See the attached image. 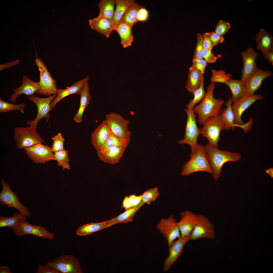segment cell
Returning a JSON list of instances; mask_svg holds the SVG:
<instances>
[{"mask_svg":"<svg viewBox=\"0 0 273 273\" xmlns=\"http://www.w3.org/2000/svg\"><path fill=\"white\" fill-rule=\"evenodd\" d=\"M215 83H211L207 87L206 95L201 103L194 106L193 109L198 114V122L201 125L208 118L220 115L224 101L220 98L215 99L213 95Z\"/></svg>","mask_w":273,"mask_h":273,"instance_id":"obj_1","label":"cell"},{"mask_svg":"<svg viewBox=\"0 0 273 273\" xmlns=\"http://www.w3.org/2000/svg\"><path fill=\"white\" fill-rule=\"evenodd\" d=\"M204 146L212 170V174L215 180L220 177L222 167L225 163L235 162L241 157V155L237 152L221 150L208 144Z\"/></svg>","mask_w":273,"mask_h":273,"instance_id":"obj_2","label":"cell"},{"mask_svg":"<svg viewBox=\"0 0 273 273\" xmlns=\"http://www.w3.org/2000/svg\"><path fill=\"white\" fill-rule=\"evenodd\" d=\"M204 171L212 174V171L204 146L199 145L194 154H191L190 159L183 165L181 175L187 176L192 173Z\"/></svg>","mask_w":273,"mask_h":273,"instance_id":"obj_3","label":"cell"},{"mask_svg":"<svg viewBox=\"0 0 273 273\" xmlns=\"http://www.w3.org/2000/svg\"><path fill=\"white\" fill-rule=\"evenodd\" d=\"M111 133L125 142L129 144L131 132L128 128L129 121L114 112L106 114L104 120Z\"/></svg>","mask_w":273,"mask_h":273,"instance_id":"obj_4","label":"cell"},{"mask_svg":"<svg viewBox=\"0 0 273 273\" xmlns=\"http://www.w3.org/2000/svg\"><path fill=\"white\" fill-rule=\"evenodd\" d=\"M35 61L38 68L40 72L39 88L35 93L45 96L57 94L58 89L56 84V81L52 77L43 62L38 56L36 50Z\"/></svg>","mask_w":273,"mask_h":273,"instance_id":"obj_5","label":"cell"},{"mask_svg":"<svg viewBox=\"0 0 273 273\" xmlns=\"http://www.w3.org/2000/svg\"><path fill=\"white\" fill-rule=\"evenodd\" d=\"M201 129V134L208 139L210 145L218 148L220 134L224 129V124L220 115L210 117L203 124Z\"/></svg>","mask_w":273,"mask_h":273,"instance_id":"obj_6","label":"cell"},{"mask_svg":"<svg viewBox=\"0 0 273 273\" xmlns=\"http://www.w3.org/2000/svg\"><path fill=\"white\" fill-rule=\"evenodd\" d=\"M185 110L187 114V118L184 138L183 139L179 140L178 143L179 144L189 145L191 148V154H194L196 152L199 145L197 143V139L199 135L201 134V129H199L197 126L196 114L193 109L189 110L186 109Z\"/></svg>","mask_w":273,"mask_h":273,"instance_id":"obj_7","label":"cell"},{"mask_svg":"<svg viewBox=\"0 0 273 273\" xmlns=\"http://www.w3.org/2000/svg\"><path fill=\"white\" fill-rule=\"evenodd\" d=\"M36 129L30 126L15 128L14 137L17 147L19 149H24L37 144L44 143V140L37 132Z\"/></svg>","mask_w":273,"mask_h":273,"instance_id":"obj_8","label":"cell"},{"mask_svg":"<svg viewBox=\"0 0 273 273\" xmlns=\"http://www.w3.org/2000/svg\"><path fill=\"white\" fill-rule=\"evenodd\" d=\"M1 183L2 189L0 193V204L14 208L23 215L29 216V210L20 202L19 197L13 191L9 184L3 179H1Z\"/></svg>","mask_w":273,"mask_h":273,"instance_id":"obj_9","label":"cell"},{"mask_svg":"<svg viewBox=\"0 0 273 273\" xmlns=\"http://www.w3.org/2000/svg\"><path fill=\"white\" fill-rule=\"evenodd\" d=\"M46 265L62 273H83V271L78 259L70 255H63Z\"/></svg>","mask_w":273,"mask_h":273,"instance_id":"obj_10","label":"cell"},{"mask_svg":"<svg viewBox=\"0 0 273 273\" xmlns=\"http://www.w3.org/2000/svg\"><path fill=\"white\" fill-rule=\"evenodd\" d=\"M57 95V94L53 95L44 98L33 95L29 96L27 97L28 99L36 105L37 112L35 119L33 120L27 121V124L37 129L38 123L41 119L44 118L48 121L50 117L49 112L51 111V103Z\"/></svg>","mask_w":273,"mask_h":273,"instance_id":"obj_11","label":"cell"},{"mask_svg":"<svg viewBox=\"0 0 273 273\" xmlns=\"http://www.w3.org/2000/svg\"><path fill=\"white\" fill-rule=\"evenodd\" d=\"M156 227L167 241L169 247L176 238L180 237L178 222L172 215L161 219Z\"/></svg>","mask_w":273,"mask_h":273,"instance_id":"obj_12","label":"cell"},{"mask_svg":"<svg viewBox=\"0 0 273 273\" xmlns=\"http://www.w3.org/2000/svg\"><path fill=\"white\" fill-rule=\"evenodd\" d=\"M29 158L36 164H44L55 160L54 153L51 147L39 143L24 149Z\"/></svg>","mask_w":273,"mask_h":273,"instance_id":"obj_13","label":"cell"},{"mask_svg":"<svg viewBox=\"0 0 273 273\" xmlns=\"http://www.w3.org/2000/svg\"><path fill=\"white\" fill-rule=\"evenodd\" d=\"M215 236L214 227L208 218L202 214H198L197 223L190 234V240L204 238L213 239Z\"/></svg>","mask_w":273,"mask_h":273,"instance_id":"obj_14","label":"cell"},{"mask_svg":"<svg viewBox=\"0 0 273 273\" xmlns=\"http://www.w3.org/2000/svg\"><path fill=\"white\" fill-rule=\"evenodd\" d=\"M264 97L259 94L248 97L244 96L234 103L232 108L235 117V124L236 127H240L245 123L242 121L241 116L243 112L257 100H262Z\"/></svg>","mask_w":273,"mask_h":273,"instance_id":"obj_15","label":"cell"},{"mask_svg":"<svg viewBox=\"0 0 273 273\" xmlns=\"http://www.w3.org/2000/svg\"><path fill=\"white\" fill-rule=\"evenodd\" d=\"M13 232L18 236L26 234H32L43 239L52 240L54 234L47 231L45 227L41 225H36L24 221L13 230Z\"/></svg>","mask_w":273,"mask_h":273,"instance_id":"obj_16","label":"cell"},{"mask_svg":"<svg viewBox=\"0 0 273 273\" xmlns=\"http://www.w3.org/2000/svg\"><path fill=\"white\" fill-rule=\"evenodd\" d=\"M190 234L185 236H180L178 240L174 241L169 247V255L165 259L163 263V271H168L179 257L185 245L190 240Z\"/></svg>","mask_w":273,"mask_h":273,"instance_id":"obj_17","label":"cell"},{"mask_svg":"<svg viewBox=\"0 0 273 273\" xmlns=\"http://www.w3.org/2000/svg\"><path fill=\"white\" fill-rule=\"evenodd\" d=\"M259 54L251 47L247 48L246 51L241 52L243 66L241 79L245 82L257 69L256 60Z\"/></svg>","mask_w":273,"mask_h":273,"instance_id":"obj_18","label":"cell"},{"mask_svg":"<svg viewBox=\"0 0 273 273\" xmlns=\"http://www.w3.org/2000/svg\"><path fill=\"white\" fill-rule=\"evenodd\" d=\"M273 75L269 70L264 71L261 68L257 69L245 82L246 89V95L251 97L254 95L265 79Z\"/></svg>","mask_w":273,"mask_h":273,"instance_id":"obj_19","label":"cell"},{"mask_svg":"<svg viewBox=\"0 0 273 273\" xmlns=\"http://www.w3.org/2000/svg\"><path fill=\"white\" fill-rule=\"evenodd\" d=\"M22 82L20 86L13 90V93L9 98L11 102H16L17 97L22 94L29 96L33 95L40 88L39 82L32 81L26 75L23 76Z\"/></svg>","mask_w":273,"mask_h":273,"instance_id":"obj_20","label":"cell"},{"mask_svg":"<svg viewBox=\"0 0 273 273\" xmlns=\"http://www.w3.org/2000/svg\"><path fill=\"white\" fill-rule=\"evenodd\" d=\"M181 219L178 222L181 236H185L190 234L195 227L197 221L198 214L187 210L180 214Z\"/></svg>","mask_w":273,"mask_h":273,"instance_id":"obj_21","label":"cell"},{"mask_svg":"<svg viewBox=\"0 0 273 273\" xmlns=\"http://www.w3.org/2000/svg\"><path fill=\"white\" fill-rule=\"evenodd\" d=\"M110 134L108 126L105 120L92 132L91 135V143L97 153L100 151Z\"/></svg>","mask_w":273,"mask_h":273,"instance_id":"obj_22","label":"cell"},{"mask_svg":"<svg viewBox=\"0 0 273 273\" xmlns=\"http://www.w3.org/2000/svg\"><path fill=\"white\" fill-rule=\"evenodd\" d=\"M89 79L88 76L83 79L75 82L69 87H67L65 89H57V96L51 102L50 105L51 110L61 100L64 98L72 94H80L85 84Z\"/></svg>","mask_w":273,"mask_h":273,"instance_id":"obj_23","label":"cell"},{"mask_svg":"<svg viewBox=\"0 0 273 273\" xmlns=\"http://www.w3.org/2000/svg\"><path fill=\"white\" fill-rule=\"evenodd\" d=\"M129 144L124 143L97 153L100 160L110 165L119 163Z\"/></svg>","mask_w":273,"mask_h":273,"instance_id":"obj_24","label":"cell"},{"mask_svg":"<svg viewBox=\"0 0 273 273\" xmlns=\"http://www.w3.org/2000/svg\"><path fill=\"white\" fill-rule=\"evenodd\" d=\"M90 28L107 37H108L113 30L112 22L102 17H97L89 20Z\"/></svg>","mask_w":273,"mask_h":273,"instance_id":"obj_25","label":"cell"},{"mask_svg":"<svg viewBox=\"0 0 273 273\" xmlns=\"http://www.w3.org/2000/svg\"><path fill=\"white\" fill-rule=\"evenodd\" d=\"M233 103L231 97H230L225 103L226 109L222 110L220 115L224 124V129L226 130H233L236 127L235 124V117L232 108Z\"/></svg>","mask_w":273,"mask_h":273,"instance_id":"obj_26","label":"cell"},{"mask_svg":"<svg viewBox=\"0 0 273 273\" xmlns=\"http://www.w3.org/2000/svg\"><path fill=\"white\" fill-rule=\"evenodd\" d=\"M225 84L230 88L232 94L231 98L234 103L241 97L246 95V89L245 82L241 79L229 80Z\"/></svg>","mask_w":273,"mask_h":273,"instance_id":"obj_27","label":"cell"},{"mask_svg":"<svg viewBox=\"0 0 273 273\" xmlns=\"http://www.w3.org/2000/svg\"><path fill=\"white\" fill-rule=\"evenodd\" d=\"M256 41L257 43L256 48L261 51L263 54L273 50V38L264 29L260 30L256 34Z\"/></svg>","mask_w":273,"mask_h":273,"instance_id":"obj_28","label":"cell"},{"mask_svg":"<svg viewBox=\"0 0 273 273\" xmlns=\"http://www.w3.org/2000/svg\"><path fill=\"white\" fill-rule=\"evenodd\" d=\"M116 7L112 22V30L114 31L127 9L135 3V0H116Z\"/></svg>","mask_w":273,"mask_h":273,"instance_id":"obj_29","label":"cell"},{"mask_svg":"<svg viewBox=\"0 0 273 273\" xmlns=\"http://www.w3.org/2000/svg\"><path fill=\"white\" fill-rule=\"evenodd\" d=\"M143 7L136 3L130 6L123 15L119 24H126L132 29L134 24L138 21L137 16L138 11Z\"/></svg>","mask_w":273,"mask_h":273,"instance_id":"obj_30","label":"cell"},{"mask_svg":"<svg viewBox=\"0 0 273 273\" xmlns=\"http://www.w3.org/2000/svg\"><path fill=\"white\" fill-rule=\"evenodd\" d=\"M79 94L80 96L79 107L74 118L75 121L78 123L82 121L84 112L91 98L87 82L85 84Z\"/></svg>","mask_w":273,"mask_h":273,"instance_id":"obj_31","label":"cell"},{"mask_svg":"<svg viewBox=\"0 0 273 273\" xmlns=\"http://www.w3.org/2000/svg\"><path fill=\"white\" fill-rule=\"evenodd\" d=\"M144 204L141 201L137 205L125 211L117 217L106 222L111 226L116 223L132 221L136 212Z\"/></svg>","mask_w":273,"mask_h":273,"instance_id":"obj_32","label":"cell"},{"mask_svg":"<svg viewBox=\"0 0 273 273\" xmlns=\"http://www.w3.org/2000/svg\"><path fill=\"white\" fill-rule=\"evenodd\" d=\"M203 78V75L200 72L190 67L189 71L186 85L188 91L192 93L199 87Z\"/></svg>","mask_w":273,"mask_h":273,"instance_id":"obj_33","label":"cell"},{"mask_svg":"<svg viewBox=\"0 0 273 273\" xmlns=\"http://www.w3.org/2000/svg\"><path fill=\"white\" fill-rule=\"evenodd\" d=\"M121 38V44L124 48L131 46L133 40L131 29L127 25L119 23L116 30Z\"/></svg>","mask_w":273,"mask_h":273,"instance_id":"obj_34","label":"cell"},{"mask_svg":"<svg viewBox=\"0 0 273 273\" xmlns=\"http://www.w3.org/2000/svg\"><path fill=\"white\" fill-rule=\"evenodd\" d=\"M115 4L116 0H100L98 5L100 10L98 16L106 18L112 22Z\"/></svg>","mask_w":273,"mask_h":273,"instance_id":"obj_35","label":"cell"},{"mask_svg":"<svg viewBox=\"0 0 273 273\" xmlns=\"http://www.w3.org/2000/svg\"><path fill=\"white\" fill-rule=\"evenodd\" d=\"M26 219V216L20 213H15L13 216L9 217L1 216L0 228L8 227L13 230Z\"/></svg>","mask_w":273,"mask_h":273,"instance_id":"obj_36","label":"cell"},{"mask_svg":"<svg viewBox=\"0 0 273 273\" xmlns=\"http://www.w3.org/2000/svg\"><path fill=\"white\" fill-rule=\"evenodd\" d=\"M110 226L106 221L100 223H87L78 228L76 231V233L79 236H85Z\"/></svg>","mask_w":273,"mask_h":273,"instance_id":"obj_37","label":"cell"},{"mask_svg":"<svg viewBox=\"0 0 273 273\" xmlns=\"http://www.w3.org/2000/svg\"><path fill=\"white\" fill-rule=\"evenodd\" d=\"M192 94H193L194 97L190 100L186 106L187 109L189 110L193 109L195 104L201 101L206 95V92L204 87V78L202 79L199 87L194 91Z\"/></svg>","mask_w":273,"mask_h":273,"instance_id":"obj_38","label":"cell"},{"mask_svg":"<svg viewBox=\"0 0 273 273\" xmlns=\"http://www.w3.org/2000/svg\"><path fill=\"white\" fill-rule=\"evenodd\" d=\"M55 160L57 162V165L61 166L62 170H70V161L68 151L65 149L58 152L54 153Z\"/></svg>","mask_w":273,"mask_h":273,"instance_id":"obj_39","label":"cell"},{"mask_svg":"<svg viewBox=\"0 0 273 273\" xmlns=\"http://www.w3.org/2000/svg\"><path fill=\"white\" fill-rule=\"evenodd\" d=\"M26 104L24 103L20 104H14L5 101L0 99V113L8 112L12 110H19L24 114V109Z\"/></svg>","mask_w":273,"mask_h":273,"instance_id":"obj_40","label":"cell"},{"mask_svg":"<svg viewBox=\"0 0 273 273\" xmlns=\"http://www.w3.org/2000/svg\"><path fill=\"white\" fill-rule=\"evenodd\" d=\"M212 75L211 77V83L219 82L226 83L231 79L232 76L230 73L226 74L223 70L218 71L213 69L212 70Z\"/></svg>","mask_w":273,"mask_h":273,"instance_id":"obj_41","label":"cell"},{"mask_svg":"<svg viewBox=\"0 0 273 273\" xmlns=\"http://www.w3.org/2000/svg\"><path fill=\"white\" fill-rule=\"evenodd\" d=\"M160 194L158 188L154 187L145 191L142 195V201L144 203L149 205L155 201Z\"/></svg>","mask_w":273,"mask_h":273,"instance_id":"obj_42","label":"cell"},{"mask_svg":"<svg viewBox=\"0 0 273 273\" xmlns=\"http://www.w3.org/2000/svg\"><path fill=\"white\" fill-rule=\"evenodd\" d=\"M126 143H127L111 133L108 139L103 146L100 151L97 153L103 152L116 146Z\"/></svg>","mask_w":273,"mask_h":273,"instance_id":"obj_43","label":"cell"},{"mask_svg":"<svg viewBox=\"0 0 273 273\" xmlns=\"http://www.w3.org/2000/svg\"><path fill=\"white\" fill-rule=\"evenodd\" d=\"M53 143L51 147L52 151L54 153L58 152L65 149L64 147V139L61 133L59 132L52 138Z\"/></svg>","mask_w":273,"mask_h":273,"instance_id":"obj_44","label":"cell"},{"mask_svg":"<svg viewBox=\"0 0 273 273\" xmlns=\"http://www.w3.org/2000/svg\"><path fill=\"white\" fill-rule=\"evenodd\" d=\"M197 41L195 47L193 60L203 58L202 56L203 49V35L199 33L197 34Z\"/></svg>","mask_w":273,"mask_h":273,"instance_id":"obj_45","label":"cell"},{"mask_svg":"<svg viewBox=\"0 0 273 273\" xmlns=\"http://www.w3.org/2000/svg\"><path fill=\"white\" fill-rule=\"evenodd\" d=\"M203 36L204 37L209 39L214 46L218 45L224 41L223 36L217 34L215 31L206 33Z\"/></svg>","mask_w":273,"mask_h":273,"instance_id":"obj_46","label":"cell"},{"mask_svg":"<svg viewBox=\"0 0 273 273\" xmlns=\"http://www.w3.org/2000/svg\"><path fill=\"white\" fill-rule=\"evenodd\" d=\"M230 27V25L229 23L221 20L218 22L215 32L219 35L222 36L227 32Z\"/></svg>","mask_w":273,"mask_h":273,"instance_id":"obj_47","label":"cell"},{"mask_svg":"<svg viewBox=\"0 0 273 273\" xmlns=\"http://www.w3.org/2000/svg\"><path fill=\"white\" fill-rule=\"evenodd\" d=\"M208 63L203 58L193 60L192 64L191 67L196 69L203 75Z\"/></svg>","mask_w":273,"mask_h":273,"instance_id":"obj_48","label":"cell"},{"mask_svg":"<svg viewBox=\"0 0 273 273\" xmlns=\"http://www.w3.org/2000/svg\"><path fill=\"white\" fill-rule=\"evenodd\" d=\"M211 50L203 49L202 56L203 59L208 63L215 62L217 59Z\"/></svg>","mask_w":273,"mask_h":273,"instance_id":"obj_49","label":"cell"},{"mask_svg":"<svg viewBox=\"0 0 273 273\" xmlns=\"http://www.w3.org/2000/svg\"><path fill=\"white\" fill-rule=\"evenodd\" d=\"M36 273H60L55 269L47 265H39Z\"/></svg>","mask_w":273,"mask_h":273,"instance_id":"obj_50","label":"cell"},{"mask_svg":"<svg viewBox=\"0 0 273 273\" xmlns=\"http://www.w3.org/2000/svg\"><path fill=\"white\" fill-rule=\"evenodd\" d=\"M148 13L147 10L144 6L139 10L137 16L138 21H144L147 19Z\"/></svg>","mask_w":273,"mask_h":273,"instance_id":"obj_51","label":"cell"},{"mask_svg":"<svg viewBox=\"0 0 273 273\" xmlns=\"http://www.w3.org/2000/svg\"><path fill=\"white\" fill-rule=\"evenodd\" d=\"M142 195L136 196L134 195H131L128 197L129 201L132 207H134L142 201Z\"/></svg>","mask_w":273,"mask_h":273,"instance_id":"obj_52","label":"cell"},{"mask_svg":"<svg viewBox=\"0 0 273 273\" xmlns=\"http://www.w3.org/2000/svg\"><path fill=\"white\" fill-rule=\"evenodd\" d=\"M202 44L203 49H206L212 50L214 46L210 39L207 38L203 37Z\"/></svg>","mask_w":273,"mask_h":273,"instance_id":"obj_53","label":"cell"},{"mask_svg":"<svg viewBox=\"0 0 273 273\" xmlns=\"http://www.w3.org/2000/svg\"><path fill=\"white\" fill-rule=\"evenodd\" d=\"M254 122V120L252 118H250L249 120L247 123L241 126L240 127L242 128L244 132L246 133L249 131L251 129V126Z\"/></svg>","mask_w":273,"mask_h":273,"instance_id":"obj_54","label":"cell"},{"mask_svg":"<svg viewBox=\"0 0 273 273\" xmlns=\"http://www.w3.org/2000/svg\"><path fill=\"white\" fill-rule=\"evenodd\" d=\"M19 62L20 60L17 59L11 62L0 64V71H1L5 69L10 68L13 65L17 64Z\"/></svg>","mask_w":273,"mask_h":273,"instance_id":"obj_55","label":"cell"},{"mask_svg":"<svg viewBox=\"0 0 273 273\" xmlns=\"http://www.w3.org/2000/svg\"><path fill=\"white\" fill-rule=\"evenodd\" d=\"M264 56L268 59L269 62L273 65V50L263 54Z\"/></svg>","mask_w":273,"mask_h":273,"instance_id":"obj_56","label":"cell"},{"mask_svg":"<svg viewBox=\"0 0 273 273\" xmlns=\"http://www.w3.org/2000/svg\"><path fill=\"white\" fill-rule=\"evenodd\" d=\"M122 207L124 208L125 211L132 208L129 201L128 197L126 196L125 197Z\"/></svg>","mask_w":273,"mask_h":273,"instance_id":"obj_57","label":"cell"},{"mask_svg":"<svg viewBox=\"0 0 273 273\" xmlns=\"http://www.w3.org/2000/svg\"><path fill=\"white\" fill-rule=\"evenodd\" d=\"M0 273H11V271L8 266L1 265L0 266Z\"/></svg>","mask_w":273,"mask_h":273,"instance_id":"obj_58","label":"cell"},{"mask_svg":"<svg viewBox=\"0 0 273 273\" xmlns=\"http://www.w3.org/2000/svg\"><path fill=\"white\" fill-rule=\"evenodd\" d=\"M266 173L271 178H273V168H270L265 171Z\"/></svg>","mask_w":273,"mask_h":273,"instance_id":"obj_59","label":"cell"}]
</instances>
